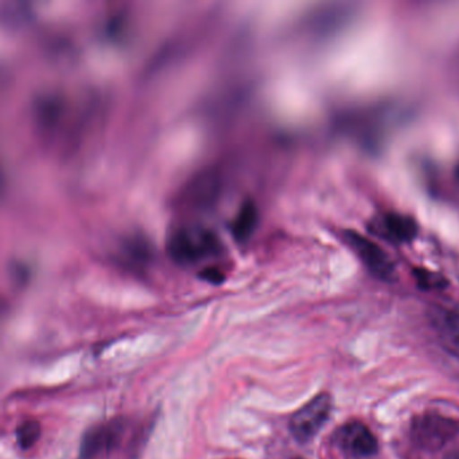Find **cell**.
<instances>
[{
	"mask_svg": "<svg viewBox=\"0 0 459 459\" xmlns=\"http://www.w3.org/2000/svg\"><path fill=\"white\" fill-rule=\"evenodd\" d=\"M459 434V415L443 408H432L413 419L411 437L416 447L439 450L453 442Z\"/></svg>",
	"mask_w": 459,
	"mask_h": 459,
	"instance_id": "1",
	"label": "cell"
},
{
	"mask_svg": "<svg viewBox=\"0 0 459 459\" xmlns=\"http://www.w3.org/2000/svg\"><path fill=\"white\" fill-rule=\"evenodd\" d=\"M219 248L216 235L206 228L179 227L171 233L168 252L174 262L192 264L214 254Z\"/></svg>",
	"mask_w": 459,
	"mask_h": 459,
	"instance_id": "2",
	"label": "cell"
},
{
	"mask_svg": "<svg viewBox=\"0 0 459 459\" xmlns=\"http://www.w3.org/2000/svg\"><path fill=\"white\" fill-rule=\"evenodd\" d=\"M332 405V397L327 394H318L303 405L290 420L292 437L300 443L313 439L329 420Z\"/></svg>",
	"mask_w": 459,
	"mask_h": 459,
	"instance_id": "3",
	"label": "cell"
},
{
	"mask_svg": "<svg viewBox=\"0 0 459 459\" xmlns=\"http://www.w3.org/2000/svg\"><path fill=\"white\" fill-rule=\"evenodd\" d=\"M345 238L373 276L380 279V281H392L394 279V263L392 262L389 255L378 244L370 240L367 236L354 232V230H348Z\"/></svg>",
	"mask_w": 459,
	"mask_h": 459,
	"instance_id": "4",
	"label": "cell"
},
{
	"mask_svg": "<svg viewBox=\"0 0 459 459\" xmlns=\"http://www.w3.org/2000/svg\"><path fill=\"white\" fill-rule=\"evenodd\" d=\"M338 445L357 458H369L378 451V442L369 427L361 421H351L338 432Z\"/></svg>",
	"mask_w": 459,
	"mask_h": 459,
	"instance_id": "5",
	"label": "cell"
},
{
	"mask_svg": "<svg viewBox=\"0 0 459 459\" xmlns=\"http://www.w3.org/2000/svg\"><path fill=\"white\" fill-rule=\"evenodd\" d=\"M122 432L123 426L120 423L106 424L91 429L82 439L80 458L96 459L101 454L109 453L117 447Z\"/></svg>",
	"mask_w": 459,
	"mask_h": 459,
	"instance_id": "6",
	"label": "cell"
},
{
	"mask_svg": "<svg viewBox=\"0 0 459 459\" xmlns=\"http://www.w3.org/2000/svg\"><path fill=\"white\" fill-rule=\"evenodd\" d=\"M429 316L440 337L451 345L459 346V311L437 306Z\"/></svg>",
	"mask_w": 459,
	"mask_h": 459,
	"instance_id": "7",
	"label": "cell"
},
{
	"mask_svg": "<svg viewBox=\"0 0 459 459\" xmlns=\"http://www.w3.org/2000/svg\"><path fill=\"white\" fill-rule=\"evenodd\" d=\"M257 221H259V212H257L256 204L251 200L244 201L230 227L236 240L240 243L248 240L256 230Z\"/></svg>",
	"mask_w": 459,
	"mask_h": 459,
	"instance_id": "8",
	"label": "cell"
},
{
	"mask_svg": "<svg viewBox=\"0 0 459 459\" xmlns=\"http://www.w3.org/2000/svg\"><path fill=\"white\" fill-rule=\"evenodd\" d=\"M384 230L396 243H410L418 235L416 222L403 214L389 213L384 217Z\"/></svg>",
	"mask_w": 459,
	"mask_h": 459,
	"instance_id": "9",
	"label": "cell"
},
{
	"mask_svg": "<svg viewBox=\"0 0 459 459\" xmlns=\"http://www.w3.org/2000/svg\"><path fill=\"white\" fill-rule=\"evenodd\" d=\"M41 437V426L39 421L26 420L17 429V440L23 450L33 447Z\"/></svg>",
	"mask_w": 459,
	"mask_h": 459,
	"instance_id": "10",
	"label": "cell"
},
{
	"mask_svg": "<svg viewBox=\"0 0 459 459\" xmlns=\"http://www.w3.org/2000/svg\"><path fill=\"white\" fill-rule=\"evenodd\" d=\"M413 273H415L416 281L421 289L435 290L445 287V279L439 278L435 273H429L426 270H415Z\"/></svg>",
	"mask_w": 459,
	"mask_h": 459,
	"instance_id": "11",
	"label": "cell"
},
{
	"mask_svg": "<svg viewBox=\"0 0 459 459\" xmlns=\"http://www.w3.org/2000/svg\"><path fill=\"white\" fill-rule=\"evenodd\" d=\"M201 278L205 279V281H212V283H220V281H224V273H222L221 271L217 270V268H208V270H205L201 273Z\"/></svg>",
	"mask_w": 459,
	"mask_h": 459,
	"instance_id": "12",
	"label": "cell"
},
{
	"mask_svg": "<svg viewBox=\"0 0 459 459\" xmlns=\"http://www.w3.org/2000/svg\"><path fill=\"white\" fill-rule=\"evenodd\" d=\"M445 459H459V447L453 448L450 453L446 454Z\"/></svg>",
	"mask_w": 459,
	"mask_h": 459,
	"instance_id": "13",
	"label": "cell"
}]
</instances>
